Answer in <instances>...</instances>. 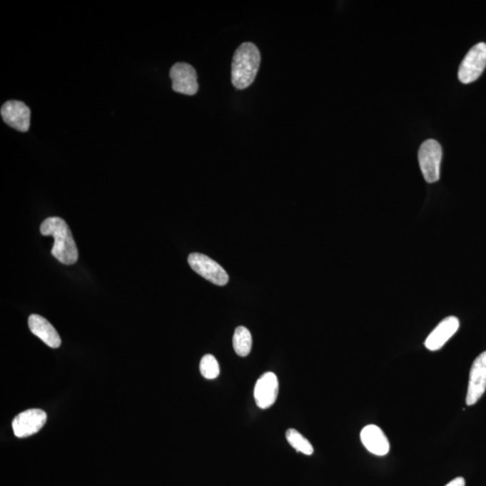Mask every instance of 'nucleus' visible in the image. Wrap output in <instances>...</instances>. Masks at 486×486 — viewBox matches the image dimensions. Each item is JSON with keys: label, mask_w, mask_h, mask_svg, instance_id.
I'll return each mask as SVG.
<instances>
[{"label": "nucleus", "mask_w": 486, "mask_h": 486, "mask_svg": "<svg viewBox=\"0 0 486 486\" xmlns=\"http://www.w3.org/2000/svg\"><path fill=\"white\" fill-rule=\"evenodd\" d=\"M486 67V44L479 43L465 55L458 70V79L463 84L477 81Z\"/></svg>", "instance_id": "4"}, {"label": "nucleus", "mask_w": 486, "mask_h": 486, "mask_svg": "<svg viewBox=\"0 0 486 486\" xmlns=\"http://www.w3.org/2000/svg\"><path fill=\"white\" fill-rule=\"evenodd\" d=\"M172 88L181 94L193 96L198 91V74L191 64L178 63L171 69Z\"/></svg>", "instance_id": "6"}, {"label": "nucleus", "mask_w": 486, "mask_h": 486, "mask_svg": "<svg viewBox=\"0 0 486 486\" xmlns=\"http://www.w3.org/2000/svg\"><path fill=\"white\" fill-rule=\"evenodd\" d=\"M1 116L6 125L19 132L29 130L31 111L25 103L15 100L5 103L1 108Z\"/></svg>", "instance_id": "10"}, {"label": "nucleus", "mask_w": 486, "mask_h": 486, "mask_svg": "<svg viewBox=\"0 0 486 486\" xmlns=\"http://www.w3.org/2000/svg\"><path fill=\"white\" fill-rule=\"evenodd\" d=\"M200 372L203 377L206 379H216L220 374V367L218 362L213 355H206L200 362Z\"/></svg>", "instance_id": "16"}, {"label": "nucleus", "mask_w": 486, "mask_h": 486, "mask_svg": "<svg viewBox=\"0 0 486 486\" xmlns=\"http://www.w3.org/2000/svg\"><path fill=\"white\" fill-rule=\"evenodd\" d=\"M445 486H465V481L463 477H457Z\"/></svg>", "instance_id": "17"}, {"label": "nucleus", "mask_w": 486, "mask_h": 486, "mask_svg": "<svg viewBox=\"0 0 486 486\" xmlns=\"http://www.w3.org/2000/svg\"><path fill=\"white\" fill-rule=\"evenodd\" d=\"M420 171L428 183H435L440 179L442 148L436 140L429 139L420 147L418 153Z\"/></svg>", "instance_id": "3"}, {"label": "nucleus", "mask_w": 486, "mask_h": 486, "mask_svg": "<svg viewBox=\"0 0 486 486\" xmlns=\"http://www.w3.org/2000/svg\"><path fill=\"white\" fill-rule=\"evenodd\" d=\"M29 325L31 332L34 335L42 340L47 346L57 349L61 346V340L60 335L51 325L49 320L38 315H30Z\"/></svg>", "instance_id": "13"}, {"label": "nucleus", "mask_w": 486, "mask_h": 486, "mask_svg": "<svg viewBox=\"0 0 486 486\" xmlns=\"http://www.w3.org/2000/svg\"><path fill=\"white\" fill-rule=\"evenodd\" d=\"M285 437L288 443L291 445L294 449L299 453H303L308 455V456H311L313 453V447L311 442L303 437L301 433L298 432V430L294 429L288 430L287 433H285Z\"/></svg>", "instance_id": "15"}, {"label": "nucleus", "mask_w": 486, "mask_h": 486, "mask_svg": "<svg viewBox=\"0 0 486 486\" xmlns=\"http://www.w3.org/2000/svg\"><path fill=\"white\" fill-rule=\"evenodd\" d=\"M260 53L253 43L241 44L233 55L232 82L237 89H245L253 83L260 64Z\"/></svg>", "instance_id": "2"}, {"label": "nucleus", "mask_w": 486, "mask_h": 486, "mask_svg": "<svg viewBox=\"0 0 486 486\" xmlns=\"http://www.w3.org/2000/svg\"><path fill=\"white\" fill-rule=\"evenodd\" d=\"M233 349L240 357H246L250 353L253 338L250 330L243 326L237 327L233 339Z\"/></svg>", "instance_id": "14"}, {"label": "nucleus", "mask_w": 486, "mask_h": 486, "mask_svg": "<svg viewBox=\"0 0 486 486\" xmlns=\"http://www.w3.org/2000/svg\"><path fill=\"white\" fill-rule=\"evenodd\" d=\"M188 264L193 270L213 284L226 285L229 281V275L225 268L206 255L191 253L188 256Z\"/></svg>", "instance_id": "5"}, {"label": "nucleus", "mask_w": 486, "mask_h": 486, "mask_svg": "<svg viewBox=\"0 0 486 486\" xmlns=\"http://www.w3.org/2000/svg\"><path fill=\"white\" fill-rule=\"evenodd\" d=\"M460 320L455 316L441 320L425 340V347L430 351L439 350L460 328Z\"/></svg>", "instance_id": "11"}, {"label": "nucleus", "mask_w": 486, "mask_h": 486, "mask_svg": "<svg viewBox=\"0 0 486 486\" xmlns=\"http://www.w3.org/2000/svg\"><path fill=\"white\" fill-rule=\"evenodd\" d=\"M278 379L272 372L261 375L255 385L254 399L260 409H268L274 405L278 395Z\"/></svg>", "instance_id": "9"}, {"label": "nucleus", "mask_w": 486, "mask_h": 486, "mask_svg": "<svg viewBox=\"0 0 486 486\" xmlns=\"http://www.w3.org/2000/svg\"><path fill=\"white\" fill-rule=\"evenodd\" d=\"M361 442L370 453L377 456H385L390 450L388 437L378 426L370 424L364 427L360 432Z\"/></svg>", "instance_id": "12"}, {"label": "nucleus", "mask_w": 486, "mask_h": 486, "mask_svg": "<svg viewBox=\"0 0 486 486\" xmlns=\"http://www.w3.org/2000/svg\"><path fill=\"white\" fill-rule=\"evenodd\" d=\"M44 236H53L54 243L51 254L64 265L75 264L78 261L77 246L72 236L70 227L60 217H50L44 220L41 226Z\"/></svg>", "instance_id": "1"}, {"label": "nucleus", "mask_w": 486, "mask_h": 486, "mask_svg": "<svg viewBox=\"0 0 486 486\" xmlns=\"http://www.w3.org/2000/svg\"><path fill=\"white\" fill-rule=\"evenodd\" d=\"M47 420L46 412L40 409H29L19 413L13 420L12 428L17 437L34 435L43 428Z\"/></svg>", "instance_id": "7"}, {"label": "nucleus", "mask_w": 486, "mask_h": 486, "mask_svg": "<svg viewBox=\"0 0 486 486\" xmlns=\"http://www.w3.org/2000/svg\"><path fill=\"white\" fill-rule=\"evenodd\" d=\"M486 390V351L475 358L472 365L468 383L467 405H474L484 395Z\"/></svg>", "instance_id": "8"}]
</instances>
